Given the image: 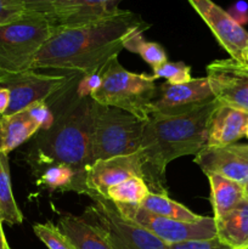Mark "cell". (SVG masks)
<instances>
[{
    "label": "cell",
    "instance_id": "obj_1",
    "mask_svg": "<svg viewBox=\"0 0 248 249\" xmlns=\"http://www.w3.org/2000/svg\"><path fill=\"white\" fill-rule=\"evenodd\" d=\"M148 28L138 14L122 9L92 23L60 28L40 49L32 71L60 70L83 75L97 72L118 56L129 36Z\"/></svg>",
    "mask_w": 248,
    "mask_h": 249
},
{
    "label": "cell",
    "instance_id": "obj_2",
    "mask_svg": "<svg viewBox=\"0 0 248 249\" xmlns=\"http://www.w3.org/2000/svg\"><path fill=\"white\" fill-rule=\"evenodd\" d=\"M78 79L75 78L68 87L50 99L57 105L55 111L51 109L53 124L36 134L27 153V160L34 175H39L48 167L66 165L85 179L88 168L91 165L97 102L90 96L77 94Z\"/></svg>",
    "mask_w": 248,
    "mask_h": 249
},
{
    "label": "cell",
    "instance_id": "obj_3",
    "mask_svg": "<svg viewBox=\"0 0 248 249\" xmlns=\"http://www.w3.org/2000/svg\"><path fill=\"white\" fill-rule=\"evenodd\" d=\"M218 100L179 116H151L142 138L143 178L151 192L167 195L165 168L172 160L195 155L208 141V125Z\"/></svg>",
    "mask_w": 248,
    "mask_h": 249
},
{
    "label": "cell",
    "instance_id": "obj_4",
    "mask_svg": "<svg viewBox=\"0 0 248 249\" xmlns=\"http://www.w3.org/2000/svg\"><path fill=\"white\" fill-rule=\"evenodd\" d=\"M157 88L152 75L129 72L116 56L101 68V85L90 97L102 106L116 107L148 121Z\"/></svg>",
    "mask_w": 248,
    "mask_h": 249
},
{
    "label": "cell",
    "instance_id": "obj_5",
    "mask_svg": "<svg viewBox=\"0 0 248 249\" xmlns=\"http://www.w3.org/2000/svg\"><path fill=\"white\" fill-rule=\"evenodd\" d=\"M56 31L45 15L28 11L0 27V74L32 71L35 56Z\"/></svg>",
    "mask_w": 248,
    "mask_h": 249
},
{
    "label": "cell",
    "instance_id": "obj_6",
    "mask_svg": "<svg viewBox=\"0 0 248 249\" xmlns=\"http://www.w3.org/2000/svg\"><path fill=\"white\" fill-rule=\"evenodd\" d=\"M146 122L123 109L97 104L91 164L95 160L133 155L141 151Z\"/></svg>",
    "mask_w": 248,
    "mask_h": 249
},
{
    "label": "cell",
    "instance_id": "obj_7",
    "mask_svg": "<svg viewBox=\"0 0 248 249\" xmlns=\"http://www.w3.org/2000/svg\"><path fill=\"white\" fill-rule=\"evenodd\" d=\"M90 198L94 204L85 209L83 216L105 233L112 249H169V245L124 219L112 201L96 195Z\"/></svg>",
    "mask_w": 248,
    "mask_h": 249
},
{
    "label": "cell",
    "instance_id": "obj_8",
    "mask_svg": "<svg viewBox=\"0 0 248 249\" xmlns=\"http://www.w3.org/2000/svg\"><path fill=\"white\" fill-rule=\"evenodd\" d=\"M122 216L147 230L167 245L189 242V241L211 240L216 237L215 219L203 216L194 223L174 220L148 213L139 206L114 203Z\"/></svg>",
    "mask_w": 248,
    "mask_h": 249
},
{
    "label": "cell",
    "instance_id": "obj_9",
    "mask_svg": "<svg viewBox=\"0 0 248 249\" xmlns=\"http://www.w3.org/2000/svg\"><path fill=\"white\" fill-rule=\"evenodd\" d=\"M77 74H44L38 71L0 74V87L6 88L10 91V105L5 114L17 113L36 102L48 101L68 87L77 78Z\"/></svg>",
    "mask_w": 248,
    "mask_h": 249
},
{
    "label": "cell",
    "instance_id": "obj_10",
    "mask_svg": "<svg viewBox=\"0 0 248 249\" xmlns=\"http://www.w3.org/2000/svg\"><path fill=\"white\" fill-rule=\"evenodd\" d=\"M215 100L208 78H192L185 84L163 83L157 88L151 116H179L206 106Z\"/></svg>",
    "mask_w": 248,
    "mask_h": 249
},
{
    "label": "cell",
    "instance_id": "obj_11",
    "mask_svg": "<svg viewBox=\"0 0 248 249\" xmlns=\"http://www.w3.org/2000/svg\"><path fill=\"white\" fill-rule=\"evenodd\" d=\"M187 1L209 27L221 48L230 55V58L246 65L248 55V32L238 24L228 11L212 0Z\"/></svg>",
    "mask_w": 248,
    "mask_h": 249
},
{
    "label": "cell",
    "instance_id": "obj_12",
    "mask_svg": "<svg viewBox=\"0 0 248 249\" xmlns=\"http://www.w3.org/2000/svg\"><path fill=\"white\" fill-rule=\"evenodd\" d=\"M206 71L215 99L248 113V66L226 58L213 61Z\"/></svg>",
    "mask_w": 248,
    "mask_h": 249
},
{
    "label": "cell",
    "instance_id": "obj_13",
    "mask_svg": "<svg viewBox=\"0 0 248 249\" xmlns=\"http://www.w3.org/2000/svg\"><path fill=\"white\" fill-rule=\"evenodd\" d=\"M143 178L142 152L95 160L87 170L85 182L90 196L106 198L107 190L129 178Z\"/></svg>",
    "mask_w": 248,
    "mask_h": 249
},
{
    "label": "cell",
    "instance_id": "obj_14",
    "mask_svg": "<svg viewBox=\"0 0 248 249\" xmlns=\"http://www.w3.org/2000/svg\"><path fill=\"white\" fill-rule=\"evenodd\" d=\"M122 0H53L45 16L57 29L71 28L107 18L119 11Z\"/></svg>",
    "mask_w": 248,
    "mask_h": 249
},
{
    "label": "cell",
    "instance_id": "obj_15",
    "mask_svg": "<svg viewBox=\"0 0 248 249\" xmlns=\"http://www.w3.org/2000/svg\"><path fill=\"white\" fill-rule=\"evenodd\" d=\"M194 160L206 175H220L243 186L248 184V145L206 146L195 156Z\"/></svg>",
    "mask_w": 248,
    "mask_h": 249
},
{
    "label": "cell",
    "instance_id": "obj_16",
    "mask_svg": "<svg viewBox=\"0 0 248 249\" xmlns=\"http://www.w3.org/2000/svg\"><path fill=\"white\" fill-rule=\"evenodd\" d=\"M248 113L219 102L208 125L207 147H225L246 136Z\"/></svg>",
    "mask_w": 248,
    "mask_h": 249
},
{
    "label": "cell",
    "instance_id": "obj_17",
    "mask_svg": "<svg viewBox=\"0 0 248 249\" xmlns=\"http://www.w3.org/2000/svg\"><path fill=\"white\" fill-rule=\"evenodd\" d=\"M41 130V125L28 108L0 116V153L9 156Z\"/></svg>",
    "mask_w": 248,
    "mask_h": 249
},
{
    "label": "cell",
    "instance_id": "obj_18",
    "mask_svg": "<svg viewBox=\"0 0 248 249\" xmlns=\"http://www.w3.org/2000/svg\"><path fill=\"white\" fill-rule=\"evenodd\" d=\"M57 226L77 249H112L105 233L83 215L63 213Z\"/></svg>",
    "mask_w": 248,
    "mask_h": 249
},
{
    "label": "cell",
    "instance_id": "obj_19",
    "mask_svg": "<svg viewBox=\"0 0 248 249\" xmlns=\"http://www.w3.org/2000/svg\"><path fill=\"white\" fill-rule=\"evenodd\" d=\"M216 237L232 249H248V197L236 208L215 219Z\"/></svg>",
    "mask_w": 248,
    "mask_h": 249
},
{
    "label": "cell",
    "instance_id": "obj_20",
    "mask_svg": "<svg viewBox=\"0 0 248 249\" xmlns=\"http://www.w3.org/2000/svg\"><path fill=\"white\" fill-rule=\"evenodd\" d=\"M211 185V202L214 219H219L232 211L246 197L245 186L220 175H207Z\"/></svg>",
    "mask_w": 248,
    "mask_h": 249
},
{
    "label": "cell",
    "instance_id": "obj_21",
    "mask_svg": "<svg viewBox=\"0 0 248 249\" xmlns=\"http://www.w3.org/2000/svg\"><path fill=\"white\" fill-rule=\"evenodd\" d=\"M36 185L46 187L49 190H61V191H74L80 195L90 196L84 178L80 177L75 170L66 165H53L36 175Z\"/></svg>",
    "mask_w": 248,
    "mask_h": 249
},
{
    "label": "cell",
    "instance_id": "obj_22",
    "mask_svg": "<svg viewBox=\"0 0 248 249\" xmlns=\"http://www.w3.org/2000/svg\"><path fill=\"white\" fill-rule=\"evenodd\" d=\"M139 207L145 209L148 213L155 214V215L179 221H186V223H194V221L203 218L202 215L190 211L181 203L173 201L167 195L155 194V192H150Z\"/></svg>",
    "mask_w": 248,
    "mask_h": 249
},
{
    "label": "cell",
    "instance_id": "obj_23",
    "mask_svg": "<svg viewBox=\"0 0 248 249\" xmlns=\"http://www.w3.org/2000/svg\"><path fill=\"white\" fill-rule=\"evenodd\" d=\"M0 220L9 225H19L23 221V215L12 194L9 156L4 153H0Z\"/></svg>",
    "mask_w": 248,
    "mask_h": 249
},
{
    "label": "cell",
    "instance_id": "obj_24",
    "mask_svg": "<svg viewBox=\"0 0 248 249\" xmlns=\"http://www.w3.org/2000/svg\"><path fill=\"white\" fill-rule=\"evenodd\" d=\"M150 192L142 178L133 177L109 187L107 190L106 198L113 203L140 206Z\"/></svg>",
    "mask_w": 248,
    "mask_h": 249
},
{
    "label": "cell",
    "instance_id": "obj_25",
    "mask_svg": "<svg viewBox=\"0 0 248 249\" xmlns=\"http://www.w3.org/2000/svg\"><path fill=\"white\" fill-rule=\"evenodd\" d=\"M142 33L143 32H136L133 36H129L128 40L124 44V49L131 53H139L143 58V61H146L152 67V70H156L168 61L167 53L160 44L155 43V41H146Z\"/></svg>",
    "mask_w": 248,
    "mask_h": 249
},
{
    "label": "cell",
    "instance_id": "obj_26",
    "mask_svg": "<svg viewBox=\"0 0 248 249\" xmlns=\"http://www.w3.org/2000/svg\"><path fill=\"white\" fill-rule=\"evenodd\" d=\"M33 231L48 249H77L70 238L58 229V226L50 221L44 224H34Z\"/></svg>",
    "mask_w": 248,
    "mask_h": 249
},
{
    "label": "cell",
    "instance_id": "obj_27",
    "mask_svg": "<svg viewBox=\"0 0 248 249\" xmlns=\"http://www.w3.org/2000/svg\"><path fill=\"white\" fill-rule=\"evenodd\" d=\"M153 71V79L164 78L169 84H185L192 79L191 67L184 62H164Z\"/></svg>",
    "mask_w": 248,
    "mask_h": 249
},
{
    "label": "cell",
    "instance_id": "obj_28",
    "mask_svg": "<svg viewBox=\"0 0 248 249\" xmlns=\"http://www.w3.org/2000/svg\"><path fill=\"white\" fill-rule=\"evenodd\" d=\"M26 12L23 0H0V27L19 18Z\"/></svg>",
    "mask_w": 248,
    "mask_h": 249
},
{
    "label": "cell",
    "instance_id": "obj_29",
    "mask_svg": "<svg viewBox=\"0 0 248 249\" xmlns=\"http://www.w3.org/2000/svg\"><path fill=\"white\" fill-rule=\"evenodd\" d=\"M169 249H232L225 243L221 242L218 237L211 238V240H199V241H189L184 243H177V245H169Z\"/></svg>",
    "mask_w": 248,
    "mask_h": 249
},
{
    "label": "cell",
    "instance_id": "obj_30",
    "mask_svg": "<svg viewBox=\"0 0 248 249\" xmlns=\"http://www.w3.org/2000/svg\"><path fill=\"white\" fill-rule=\"evenodd\" d=\"M229 15L237 22L238 24L248 23V4L245 0H238L229 10Z\"/></svg>",
    "mask_w": 248,
    "mask_h": 249
},
{
    "label": "cell",
    "instance_id": "obj_31",
    "mask_svg": "<svg viewBox=\"0 0 248 249\" xmlns=\"http://www.w3.org/2000/svg\"><path fill=\"white\" fill-rule=\"evenodd\" d=\"M24 6L28 12H36L44 15L53 0H23Z\"/></svg>",
    "mask_w": 248,
    "mask_h": 249
},
{
    "label": "cell",
    "instance_id": "obj_32",
    "mask_svg": "<svg viewBox=\"0 0 248 249\" xmlns=\"http://www.w3.org/2000/svg\"><path fill=\"white\" fill-rule=\"evenodd\" d=\"M10 105V91L6 88L0 87V116L6 113Z\"/></svg>",
    "mask_w": 248,
    "mask_h": 249
},
{
    "label": "cell",
    "instance_id": "obj_33",
    "mask_svg": "<svg viewBox=\"0 0 248 249\" xmlns=\"http://www.w3.org/2000/svg\"><path fill=\"white\" fill-rule=\"evenodd\" d=\"M0 249H11L5 237L4 230H2V221L0 220Z\"/></svg>",
    "mask_w": 248,
    "mask_h": 249
},
{
    "label": "cell",
    "instance_id": "obj_34",
    "mask_svg": "<svg viewBox=\"0 0 248 249\" xmlns=\"http://www.w3.org/2000/svg\"><path fill=\"white\" fill-rule=\"evenodd\" d=\"M245 190H246V196L248 197V184L245 186Z\"/></svg>",
    "mask_w": 248,
    "mask_h": 249
},
{
    "label": "cell",
    "instance_id": "obj_35",
    "mask_svg": "<svg viewBox=\"0 0 248 249\" xmlns=\"http://www.w3.org/2000/svg\"><path fill=\"white\" fill-rule=\"evenodd\" d=\"M246 136L248 138V125H247V129H246Z\"/></svg>",
    "mask_w": 248,
    "mask_h": 249
},
{
    "label": "cell",
    "instance_id": "obj_36",
    "mask_svg": "<svg viewBox=\"0 0 248 249\" xmlns=\"http://www.w3.org/2000/svg\"><path fill=\"white\" fill-rule=\"evenodd\" d=\"M246 66H248V55H247V63H246Z\"/></svg>",
    "mask_w": 248,
    "mask_h": 249
}]
</instances>
